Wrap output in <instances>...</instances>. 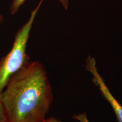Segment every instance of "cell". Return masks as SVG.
<instances>
[{
	"instance_id": "cell-1",
	"label": "cell",
	"mask_w": 122,
	"mask_h": 122,
	"mask_svg": "<svg viewBox=\"0 0 122 122\" xmlns=\"http://www.w3.org/2000/svg\"><path fill=\"white\" fill-rule=\"evenodd\" d=\"M46 70L39 61H29L10 78L0 95L8 122H40L53 102Z\"/></svg>"
},
{
	"instance_id": "cell-4",
	"label": "cell",
	"mask_w": 122,
	"mask_h": 122,
	"mask_svg": "<svg viewBox=\"0 0 122 122\" xmlns=\"http://www.w3.org/2000/svg\"><path fill=\"white\" fill-rule=\"evenodd\" d=\"M26 0H13L10 6V11L11 15H15L19 10L20 7L23 5ZM64 8L67 10L68 6V0H59Z\"/></svg>"
},
{
	"instance_id": "cell-6",
	"label": "cell",
	"mask_w": 122,
	"mask_h": 122,
	"mask_svg": "<svg viewBox=\"0 0 122 122\" xmlns=\"http://www.w3.org/2000/svg\"><path fill=\"white\" fill-rule=\"evenodd\" d=\"M0 122H8L1 102H0Z\"/></svg>"
},
{
	"instance_id": "cell-3",
	"label": "cell",
	"mask_w": 122,
	"mask_h": 122,
	"mask_svg": "<svg viewBox=\"0 0 122 122\" xmlns=\"http://www.w3.org/2000/svg\"><path fill=\"white\" fill-rule=\"evenodd\" d=\"M85 67L92 76V81L100 90L103 97L111 105L115 112L118 122H122V106L111 94L105 81L98 72L96 65V61L93 57L88 56L86 60Z\"/></svg>"
},
{
	"instance_id": "cell-8",
	"label": "cell",
	"mask_w": 122,
	"mask_h": 122,
	"mask_svg": "<svg viewBox=\"0 0 122 122\" xmlns=\"http://www.w3.org/2000/svg\"><path fill=\"white\" fill-rule=\"evenodd\" d=\"M4 20V16H3L1 14V13H0V28H1V25H2Z\"/></svg>"
},
{
	"instance_id": "cell-5",
	"label": "cell",
	"mask_w": 122,
	"mask_h": 122,
	"mask_svg": "<svg viewBox=\"0 0 122 122\" xmlns=\"http://www.w3.org/2000/svg\"><path fill=\"white\" fill-rule=\"evenodd\" d=\"M73 118L76 120V122H91L88 119L87 115L85 112L75 114L73 115Z\"/></svg>"
},
{
	"instance_id": "cell-2",
	"label": "cell",
	"mask_w": 122,
	"mask_h": 122,
	"mask_svg": "<svg viewBox=\"0 0 122 122\" xmlns=\"http://www.w3.org/2000/svg\"><path fill=\"white\" fill-rule=\"evenodd\" d=\"M43 1L40 0L30 13L28 20L18 30L11 49L0 59V95L10 78L30 61L26 52L27 42L35 18Z\"/></svg>"
},
{
	"instance_id": "cell-7",
	"label": "cell",
	"mask_w": 122,
	"mask_h": 122,
	"mask_svg": "<svg viewBox=\"0 0 122 122\" xmlns=\"http://www.w3.org/2000/svg\"><path fill=\"white\" fill-rule=\"evenodd\" d=\"M40 122H62L61 120L58 119L54 118V117H50L49 118H45V119Z\"/></svg>"
}]
</instances>
